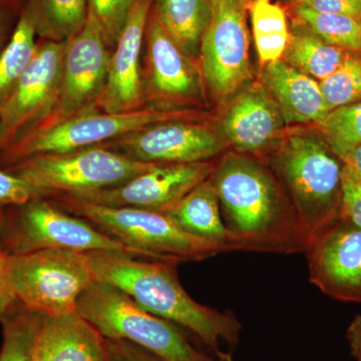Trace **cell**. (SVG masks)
<instances>
[{
    "label": "cell",
    "mask_w": 361,
    "mask_h": 361,
    "mask_svg": "<svg viewBox=\"0 0 361 361\" xmlns=\"http://www.w3.org/2000/svg\"><path fill=\"white\" fill-rule=\"evenodd\" d=\"M319 85L330 111L361 101V54L346 52L341 66Z\"/></svg>",
    "instance_id": "28"
},
{
    "label": "cell",
    "mask_w": 361,
    "mask_h": 361,
    "mask_svg": "<svg viewBox=\"0 0 361 361\" xmlns=\"http://www.w3.org/2000/svg\"><path fill=\"white\" fill-rule=\"evenodd\" d=\"M2 139H4V133H2L1 123H0V151H1L2 145H4Z\"/></svg>",
    "instance_id": "41"
},
{
    "label": "cell",
    "mask_w": 361,
    "mask_h": 361,
    "mask_svg": "<svg viewBox=\"0 0 361 361\" xmlns=\"http://www.w3.org/2000/svg\"><path fill=\"white\" fill-rule=\"evenodd\" d=\"M66 42L42 39L30 65L0 104L2 149L49 115L58 97Z\"/></svg>",
    "instance_id": "12"
},
{
    "label": "cell",
    "mask_w": 361,
    "mask_h": 361,
    "mask_svg": "<svg viewBox=\"0 0 361 361\" xmlns=\"http://www.w3.org/2000/svg\"><path fill=\"white\" fill-rule=\"evenodd\" d=\"M252 32L262 65L282 59L290 37L286 13L271 0H257L248 6Z\"/></svg>",
    "instance_id": "26"
},
{
    "label": "cell",
    "mask_w": 361,
    "mask_h": 361,
    "mask_svg": "<svg viewBox=\"0 0 361 361\" xmlns=\"http://www.w3.org/2000/svg\"><path fill=\"white\" fill-rule=\"evenodd\" d=\"M4 216V208H0V322L11 315L18 305L9 282L8 254L4 250L1 242Z\"/></svg>",
    "instance_id": "33"
},
{
    "label": "cell",
    "mask_w": 361,
    "mask_h": 361,
    "mask_svg": "<svg viewBox=\"0 0 361 361\" xmlns=\"http://www.w3.org/2000/svg\"><path fill=\"white\" fill-rule=\"evenodd\" d=\"M343 165L348 166L353 172L361 177V145L351 147H336L330 148Z\"/></svg>",
    "instance_id": "38"
},
{
    "label": "cell",
    "mask_w": 361,
    "mask_h": 361,
    "mask_svg": "<svg viewBox=\"0 0 361 361\" xmlns=\"http://www.w3.org/2000/svg\"><path fill=\"white\" fill-rule=\"evenodd\" d=\"M310 279L322 293L361 302V229L341 217L311 238L304 250Z\"/></svg>",
    "instance_id": "13"
},
{
    "label": "cell",
    "mask_w": 361,
    "mask_h": 361,
    "mask_svg": "<svg viewBox=\"0 0 361 361\" xmlns=\"http://www.w3.org/2000/svg\"><path fill=\"white\" fill-rule=\"evenodd\" d=\"M40 39L68 42L82 30L89 18V0H26Z\"/></svg>",
    "instance_id": "24"
},
{
    "label": "cell",
    "mask_w": 361,
    "mask_h": 361,
    "mask_svg": "<svg viewBox=\"0 0 361 361\" xmlns=\"http://www.w3.org/2000/svg\"><path fill=\"white\" fill-rule=\"evenodd\" d=\"M111 361H163L129 341L106 339Z\"/></svg>",
    "instance_id": "36"
},
{
    "label": "cell",
    "mask_w": 361,
    "mask_h": 361,
    "mask_svg": "<svg viewBox=\"0 0 361 361\" xmlns=\"http://www.w3.org/2000/svg\"><path fill=\"white\" fill-rule=\"evenodd\" d=\"M78 312L106 339L129 341L163 361H213L192 345L174 323L145 310L121 289L94 281Z\"/></svg>",
    "instance_id": "5"
},
{
    "label": "cell",
    "mask_w": 361,
    "mask_h": 361,
    "mask_svg": "<svg viewBox=\"0 0 361 361\" xmlns=\"http://www.w3.org/2000/svg\"><path fill=\"white\" fill-rule=\"evenodd\" d=\"M330 148L361 145V101L330 111L318 123Z\"/></svg>",
    "instance_id": "29"
},
{
    "label": "cell",
    "mask_w": 361,
    "mask_h": 361,
    "mask_svg": "<svg viewBox=\"0 0 361 361\" xmlns=\"http://www.w3.org/2000/svg\"><path fill=\"white\" fill-rule=\"evenodd\" d=\"M154 165L104 146H94L30 157L6 170L25 180L40 197L80 196L118 186Z\"/></svg>",
    "instance_id": "7"
},
{
    "label": "cell",
    "mask_w": 361,
    "mask_h": 361,
    "mask_svg": "<svg viewBox=\"0 0 361 361\" xmlns=\"http://www.w3.org/2000/svg\"><path fill=\"white\" fill-rule=\"evenodd\" d=\"M152 11L171 39L199 61L203 33L211 16V0H153Z\"/></svg>",
    "instance_id": "22"
},
{
    "label": "cell",
    "mask_w": 361,
    "mask_h": 361,
    "mask_svg": "<svg viewBox=\"0 0 361 361\" xmlns=\"http://www.w3.org/2000/svg\"><path fill=\"white\" fill-rule=\"evenodd\" d=\"M8 272L21 307L51 317L78 312L80 297L96 281L87 253L56 249L8 255Z\"/></svg>",
    "instance_id": "8"
},
{
    "label": "cell",
    "mask_w": 361,
    "mask_h": 361,
    "mask_svg": "<svg viewBox=\"0 0 361 361\" xmlns=\"http://www.w3.org/2000/svg\"><path fill=\"white\" fill-rule=\"evenodd\" d=\"M234 251L293 254L304 252L307 237L288 196L257 160L229 154L210 178Z\"/></svg>",
    "instance_id": "1"
},
{
    "label": "cell",
    "mask_w": 361,
    "mask_h": 361,
    "mask_svg": "<svg viewBox=\"0 0 361 361\" xmlns=\"http://www.w3.org/2000/svg\"><path fill=\"white\" fill-rule=\"evenodd\" d=\"M224 144L206 126L182 120L148 126L103 146L145 163L186 164L208 161Z\"/></svg>",
    "instance_id": "14"
},
{
    "label": "cell",
    "mask_w": 361,
    "mask_h": 361,
    "mask_svg": "<svg viewBox=\"0 0 361 361\" xmlns=\"http://www.w3.org/2000/svg\"><path fill=\"white\" fill-rule=\"evenodd\" d=\"M54 200L66 212L89 221L151 260L179 264L227 252L224 247L187 234L164 213L99 205L71 195H54Z\"/></svg>",
    "instance_id": "4"
},
{
    "label": "cell",
    "mask_w": 361,
    "mask_h": 361,
    "mask_svg": "<svg viewBox=\"0 0 361 361\" xmlns=\"http://www.w3.org/2000/svg\"><path fill=\"white\" fill-rule=\"evenodd\" d=\"M97 281L128 294L145 310L179 325L217 351L221 341L236 346L242 325L232 311L195 301L180 283L176 263L147 260L110 252L87 253Z\"/></svg>",
    "instance_id": "2"
},
{
    "label": "cell",
    "mask_w": 361,
    "mask_h": 361,
    "mask_svg": "<svg viewBox=\"0 0 361 361\" xmlns=\"http://www.w3.org/2000/svg\"><path fill=\"white\" fill-rule=\"evenodd\" d=\"M262 84L279 106L285 125L319 123L330 113L319 82L283 59L265 65Z\"/></svg>",
    "instance_id": "20"
},
{
    "label": "cell",
    "mask_w": 361,
    "mask_h": 361,
    "mask_svg": "<svg viewBox=\"0 0 361 361\" xmlns=\"http://www.w3.org/2000/svg\"><path fill=\"white\" fill-rule=\"evenodd\" d=\"M350 353L357 361H361V314L356 315L346 331Z\"/></svg>",
    "instance_id": "39"
},
{
    "label": "cell",
    "mask_w": 361,
    "mask_h": 361,
    "mask_svg": "<svg viewBox=\"0 0 361 361\" xmlns=\"http://www.w3.org/2000/svg\"><path fill=\"white\" fill-rule=\"evenodd\" d=\"M214 168L210 161L156 164L118 186L75 197L99 205L165 213L192 189L209 179Z\"/></svg>",
    "instance_id": "15"
},
{
    "label": "cell",
    "mask_w": 361,
    "mask_h": 361,
    "mask_svg": "<svg viewBox=\"0 0 361 361\" xmlns=\"http://www.w3.org/2000/svg\"><path fill=\"white\" fill-rule=\"evenodd\" d=\"M4 345L0 351V361H28L30 341L20 330H4Z\"/></svg>",
    "instance_id": "35"
},
{
    "label": "cell",
    "mask_w": 361,
    "mask_h": 361,
    "mask_svg": "<svg viewBox=\"0 0 361 361\" xmlns=\"http://www.w3.org/2000/svg\"><path fill=\"white\" fill-rule=\"evenodd\" d=\"M37 35L32 16L25 6L21 7L13 32L0 49V104L35 58Z\"/></svg>",
    "instance_id": "25"
},
{
    "label": "cell",
    "mask_w": 361,
    "mask_h": 361,
    "mask_svg": "<svg viewBox=\"0 0 361 361\" xmlns=\"http://www.w3.org/2000/svg\"><path fill=\"white\" fill-rule=\"evenodd\" d=\"M153 0H137L111 51L108 80L97 110L129 111L144 106L142 52Z\"/></svg>",
    "instance_id": "17"
},
{
    "label": "cell",
    "mask_w": 361,
    "mask_h": 361,
    "mask_svg": "<svg viewBox=\"0 0 361 361\" xmlns=\"http://www.w3.org/2000/svg\"><path fill=\"white\" fill-rule=\"evenodd\" d=\"M111 54L101 26L89 13L82 30L66 42L58 97L51 111L30 129L49 127L96 109L108 80Z\"/></svg>",
    "instance_id": "11"
},
{
    "label": "cell",
    "mask_w": 361,
    "mask_h": 361,
    "mask_svg": "<svg viewBox=\"0 0 361 361\" xmlns=\"http://www.w3.org/2000/svg\"><path fill=\"white\" fill-rule=\"evenodd\" d=\"M275 166L308 243L339 218L343 163L326 141L296 134L282 142Z\"/></svg>",
    "instance_id": "3"
},
{
    "label": "cell",
    "mask_w": 361,
    "mask_h": 361,
    "mask_svg": "<svg viewBox=\"0 0 361 361\" xmlns=\"http://www.w3.org/2000/svg\"><path fill=\"white\" fill-rule=\"evenodd\" d=\"M193 116L191 111L160 106L116 113L92 109L49 127L26 130L0 151V163L7 168L33 156L103 146L148 126Z\"/></svg>",
    "instance_id": "6"
},
{
    "label": "cell",
    "mask_w": 361,
    "mask_h": 361,
    "mask_svg": "<svg viewBox=\"0 0 361 361\" xmlns=\"http://www.w3.org/2000/svg\"><path fill=\"white\" fill-rule=\"evenodd\" d=\"M18 208L11 217L4 216L1 242L8 255L56 249L110 252L151 260L89 221L66 212L47 197H37Z\"/></svg>",
    "instance_id": "9"
},
{
    "label": "cell",
    "mask_w": 361,
    "mask_h": 361,
    "mask_svg": "<svg viewBox=\"0 0 361 361\" xmlns=\"http://www.w3.org/2000/svg\"><path fill=\"white\" fill-rule=\"evenodd\" d=\"M28 361H111L106 338L78 312L37 313Z\"/></svg>",
    "instance_id": "19"
},
{
    "label": "cell",
    "mask_w": 361,
    "mask_h": 361,
    "mask_svg": "<svg viewBox=\"0 0 361 361\" xmlns=\"http://www.w3.org/2000/svg\"><path fill=\"white\" fill-rule=\"evenodd\" d=\"M216 353H217V357L213 358V361H234L233 356L230 353H223L220 349H218Z\"/></svg>",
    "instance_id": "40"
},
{
    "label": "cell",
    "mask_w": 361,
    "mask_h": 361,
    "mask_svg": "<svg viewBox=\"0 0 361 361\" xmlns=\"http://www.w3.org/2000/svg\"><path fill=\"white\" fill-rule=\"evenodd\" d=\"M246 2L247 6H250V4H253V2L257 1V0H244Z\"/></svg>",
    "instance_id": "42"
},
{
    "label": "cell",
    "mask_w": 361,
    "mask_h": 361,
    "mask_svg": "<svg viewBox=\"0 0 361 361\" xmlns=\"http://www.w3.org/2000/svg\"><path fill=\"white\" fill-rule=\"evenodd\" d=\"M358 20H360V25H361V13L360 14V18H358Z\"/></svg>",
    "instance_id": "44"
},
{
    "label": "cell",
    "mask_w": 361,
    "mask_h": 361,
    "mask_svg": "<svg viewBox=\"0 0 361 361\" xmlns=\"http://www.w3.org/2000/svg\"><path fill=\"white\" fill-rule=\"evenodd\" d=\"M346 52L327 44L295 20L292 23L288 45L282 59L292 68L320 82L341 66Z\"/></svg>",
    "instance_id": "23"
},
{
    "label": "cell",
    "mask_w": 361,
    "mask_h": 361,
    "mask_svg": "<svg viewBox=\"0 0 361 361\" xmlns=\"http://www.w3.org/2000/svg\"><path fill=\"white\" fill-rule=\"evenodd\" d=\"M339 217L361 229V177L345 165L342 168Z\"/></svg>",
    "instance_id": "31"
},
{
    "label": "cell",
    "mask_w": 361,
    "mask_h": 361,
    "mask_svg": "<svg viewBox=\"0 0 361 361\" xmlns=\"http://www.w3.org/2000/svg\"><path fill=\"white\" fill-rule=\"evenodd\" d=\"M146 65L142 68L145 102H186L201 96V71L189 54L171 39L153 11L147 23Z\"/></svg>",
    "instance_id": "16"
},
{
    "label": "cell",
    "mask_w": 361,
    "mask_h": 361,
    "mask_svg": "<svg viewBox=\"0 0 361 361\" xmlns=\"http://www.w3.org/2000/svg\"><path fill=\"white\" fill-rule=\"evenodd\" d=\"M18 14H16L13 1L0 4V49L4 47L7 40L11 37L18 16H20Z\"/></svg>",
    "instance_id": "37"
},
{
    "label": "cell",
    "mask_w": 361,
    "mask_h": 361,
    "mask_svg": "<svg viewBox=\"0 0 361 361\" xmlns=\"http://www.w3.org/2000/svg\"><path fill=\"white\" fill-rule=\"evenodd\" d=\"M247 11L244 0H211L199 61L202 78L218 101L229 99L251 78Z\"/></svg>",
    "instance_id": "10"
},
{
    "label": "cell",
    "mask_w": 361,
    "mask_h": 361,
    "mask_svg": "<svg viewBox=\"0 0 361 361\" xmlns=\"http://www.w3.org/2000/svg\"><path fill=\"white\" fill-rule=\"evenodd\" d=\"M296 20L302 23L327 44L343 51L361 54L360 20L344 14L318 13L294 6Z\"/></svg>",
    "instance_id": "27"
},
{
    "label": "cell",
    "mask_w": 361,
    "mask_h": 361,
    "mask_svg": "<svg viewBox=\"0 0 361 361\" xmlns=\"http://www.w3.org/2000/svg\"><path fill=\"white\" fill-rule=\"evenodd\" d=\"M284 125L279 106L263 84L242 90L221 123L225 139L240 153H258L269 148Z\"/></svg>",
    "instance_id": "18"
},
{
    "label": "cell",
    "mask_w": 361,
    "mask_h": 361,
    "mask_svg": "<svg viewBox=\"0 0 361 361\" xmlns=\"http://www.w3.org/2000/svg\"><path fill=\"white\" fill-rule=\"evenodd\" d=\"M294 6L306 7L318 13L344 14L360 18L361 0H294Z\"/></svg>",
    "instance_id": "34"
},
{
    "label": "cell",
    "mask_w": 361,
    "mask_h": 361,
    "mask_svg": "<svg viewBox=\"0 0 361 361\" xmlns=\"http://www.w3.org/2000/svg\"><path fill=\"white\" fill-rule=\"evenodd\" d=\"M37 197L40 196L25 180L0 169V208L21 206Z\"/></svg>",
    "instance_id": "32"
},
{
    "label": "cell",
    "mask_w": 361,
    "mask_h": 361,
    "mask_svg": "<svg viewBox=\"0 0 361 361\" xmlns=\"http://www.w3.org/2000/svg\"><path fill=\"white\" fill-rule=\"evenodd\" d=\"M137 0H89V13L101 26L106 44L113 51Z\"/></svg>",
    "instance_id": "30"
},
{
    "label": "cell",
    "mask_w": 361,
    "mask_h": 361,
    "mask_svg": "<svg viewBox=\"0 0 361 361\" xmlns=\"http://www.w3.org/2000/svg\"><path fill=\"white\" fill-rule=\"evenodd\" d=\"M166 215L183 231L196 238L234 251L230 232L223 221L220 202L210 179L192 189Z\"/></svg>",
    "instance_id": "21"
},
{
    "label": "cell",
    "mask_w": 361,
    "mask_h": 361,
    "mask_svg": "<svg viewBox=\"0 0 361 361\" xmlns=\"http://www.w3.org/2000/svg\"><path fill=\"white\" fill-rule=\"evenodd\" d=\"M13 1V0H0V4H4V2Z\"/></svg>",
    "instance_id": "43"
}]
</instances>
